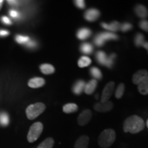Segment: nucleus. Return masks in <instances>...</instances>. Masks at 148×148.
Here are the masks:
<instances>
[{
    "mask_svg": "<svg viewBox=\"0 0 148 148\" xmlns=\"http://www.w3.org/2000/svg\"><path fill=\"white\" fill-rule=\"evenodd\" d=\"M145 127V123L142 118L137 115H132L127 118L123 123V131L131 134L140 132Z\"/></svg>",
    "mask_w": 148,
    "mask_h": 148,
    "instance_id": "nucleus-1",
    "label": "nucleus"
},
{
    "mask_svg": "<svg viewBox=\"0 0 148 148\" xmlns=\"http://www.w3.org/2000/svg\"><path fill=\"white\" fill-rule=\"evenodd\" d=\"M116 139V134L114 130H104L99 134L98 138V144L101 148H108L112 145Z\"/></svg>",
    "mask_w": 148,
    "mask_h": 148,
    "instance_id": "nucleus-2",
    "label": "nucleus"
},
{
    "mask_svg": "<svg viewBox=\"0 0 148 148\" xmlns=\"http://www.w3.org/2000/svg\"><path fill=\"white\" fill-rule=\"evenodd\" d=\"M45 105L41 102H38L29 105L26 108V115L29 120L35 119L37 116L42 114L45 110Z\"/></svg>",
    "mask_w": 148,
    "mask_h": 148,
    "instance_id": "nucleus-3",
    "label": "nucleus"
},
{
    "mask_svg": "<svg viewBox=\"0 0 148 148\" xmlns=\"http://www.w3.org/2000/svg\"><path fill=\"white\" fill-rule=\"evenodd\" d=\"M43 130V125L40 122H36L31 125L27 134V138L29 143H33L39 138Z\"/></svg>",
    "mask_w": 148,
    "mask_h": 148,
    "instance_id": "nucleus-4",
    "label": "nucleus"
},
{
    "mask_svg": "<svg viewBox=\"0 0 148 148\" xmlns=\"http://www.w3.org/2000/svg\"><path fill=\"white\" fill-rule=\"evenodd\" d=\"M92 117V112L90 110H85L82 111L77 117V123L81 126L86 125L90 121Z\"/></svg>",
    "mask_w": 148,
    "mask_h": 148,
    "instance_id": "nucleus-5",
    "label": "nucleus"
},
{
    "mask_svg": "<svg viewBox=\"0 0 148 148\" xmlns=\"http://www.w3.org/2000/svg\"><path fill=\"white\" fill-rule=\"evenodd\" d=\"M114 88V83L113 82H110L108 83L106 85L104 88H103L102 94H101V101L103 102V101H108L109 98L111 97L112 92H113Z\"/></svg>",
    "mask_w": 148,
    "mask_h": 148,
    "instance_id": "nucleus-6",
    "label": "nucleus"
},
{
    "mask_svg": "<svg viewBox=\"0 0 148 148\" xmlns=\"http://www.w3.org/2000/svg\"><path fill=\"white\" fill-rule=\"evenodd\" d=\"M100 16V12L96 8H89L85 12L84 17L88 21H95Z\"/></svg>",
    "mask_w": 148,
    "mask_h": 148,
    "instance_id": "nucleus-7",
    "label": "nucleus"
},
{
    "mask_svg": "<svg viewBox=\"0 0 148 148\" xmlns=\"http://www.w3.org/2000/svg\"><path fill=\"white\" fill-rule=\"evenodd\" d=\"M113 107V104L110 101H106L103 102H99L96 103L94 106V108L96 111L100 112H106L111 110Z\"/></svg>",
    "mask_w": 148,
    "mask_h": 148,
    "instance_id": "nucleus-8",
    "label": "nucleus"
},
{
    "mask_svg": "<svg viewBox=\"0 0 148 148\" xmlns=\"http://www.w3.org/2000/svg\"><path fill=\"white\" fill-rule=\"evenodd\" d=\"M148 76V71L145 69H141L136 72L132 76V82L134 84H137L142 79Z\"/></svg>",
    "mask_w": 148,
    "mask_h": 148,
    "instance_id": "nucleus-9",
    "label": "nucleus"
},
{
    "mask_svg": "<svg viewBox=\"0 0 148 148\" xmlns=\"http://www.w3.org/2000/svg\"><path fill=\"white\" fill-rule=\"evenodd\" d=\"M85 85H86V84H85L84 80L79 79V80L76 81L74 83L73 87H72V92L76 95H80L84 90Z\"/></svg>",
    "mask_w": 148,
    "mask_h": 148,
    "instance_id": "nucleus-10",
    "label": "nucleus"
},
{
    "mask_svg": "<svg viewBox=\"0 0 148 148\" xmlns=\"http://www.w3.org/2000/svg\"><path fill=\"white\" fill-rule=\"evenodd\" d=\"M92 32L90 29L86 28V27H82V28L79 29L77 30L76 36L77 38L79 40H86L88 38L91 36Z\"/></svg>",
    "mask_w": 148,
    "mask_h": 148,
    "instance_id": "nucleus-11",
    "label": "nucleus"
},
{
    "mask_svg": "<svg viewBox=\"0 0 148 148\" xmlns=\"http://www.w3.org/2000/svg\"><path fill=\"white\" fill-rule=\"evenodd\" d=\"M88 143L89 138L86 135H83L77 138L74 145V148H88Z\"/></svg>",
    "mask_w": 148,
    "mask_h": 148,
    "instance_id": "nucleus-12",
    "label": "nucleus"
},
{
    "mask_svg": "<svg viewBox=\"0 0 148 148\" xmlns=\"http://www.w3.org/2000/svg\"><path fill=\"white\" fill-rule=\"evenodd\" d=\"M134 12L138 17L145 19L148 16V10L146 7L141 4H138L136 5L134 8Z\"/></svg>",
    "mask_w": 148,
    "mask_h": 148,
    "instance_id": "nucleus-13",
    "label": "nucleus"
},
{
    "mask_svg": "<svg viewBox=\"0 0 148 148\" xmlns=\"http://www.w3.org/2000/svg\"><path fill=\"white\" fill-rule=\"evenodd\" d=\"M45 84V79L42 77H34V78L29 79L28 82V86L33 88L42 87Z\"/></svg>",
    "mask_w": 148,
    "mask_h": 148,
    "instance_id": "nucleus-14",
    "label": "nucleus"
},
{
    "mask_svg": "<svg viewBox=\"0 0 148 148\" xmlns=\"http://www.w3.org/2000/svg\"><path fill=\"white\" fill-rule=\"evenodd\" d=\"M138 90L142 95L148 94V76L142 79L138 84Z\"/></svg>",
    "mask_w": 148,
    "mask_h": 148,
    "instance_id": "nucleus-15",
    "label": "nucleus"
},
{
    "mask_svg": "<svg viewBox=\"0 0 148 148\" xmlns=\"http://www.w3.org/2000/svg\"><path fill=\"white\" fill-rule=\"evenodd\" d=\"M97 81L96 79H93L90 80L87 84H86L84 87V92L85 93L87 94V95H90L92 92H94V90H95L96 87H97Z\"/></svg>",
    "mask_w": 148,
    "mask_h": 148,
    "instance_id": "nucleus-16",
    "label": "nucleus"
},
{
    "mask_svg": "<svg viewBox=\"0 0 148 148\" xmlns=\"http://www.w3.org/2000/svg\"><path fill=\"white\" fill-rule=\"evenodd\" d=\"M101 25L103 28L107 29V30L112 31V32H116V31L119 30L120 26H121V24L117 21H113L110 24L101 23Z\"/></svg>",
    "mask_w": 148,
    "mask_h": 148,
    "instance_id": "nucleus-17",
    "label": "nucleus"
},
{
    "mask_svg": "<svg viewBox=\"0 0 148 148\" xmlns=\"http://www.w3.org/2000/svg\"><path fill=\"white\" fill-rule=\"evenodd\" d=\"M95 58L98 63L101 64V65H106L107 59H108V56H107L106 53L102 51H97L95 54Z\"/></svg>",
    "mask_w": 148,
    "mask_h": 148,
    "instance_id": "nucleus-18",
    "label": "nucleus"
},
{
    "mask_svg": "<svg viewBox=\"0 0 148 148\" xmlns=\"http://www.w3.org/2000/svg\"><path fill=\"white\" fill-rule=\"evenodd\" d=\"M40 69L42 73L46 74V75H49L54 73L55 69L54 67L49 64H42L40 66Z\"/></svg>",
    "mask_w": 148,
    "mask_h": 148,
    "instance_id": "nucleus-19",
    "label": "nucleus"
},
{
    "mask_svg": "<svg viewBox=\"0 0 148 148\" xmlns=\"http://www.w3.org/2000/svg\"><path fill=\"white\" fill-rule=\"evenodd\" d=\"M78 109V107L75 103H66L63 106V112L65 113H72V112H76Z\"/></svg>",
    "mask_w": 148,
    "mask_h": 148,
    "instance_id": "nucleus-20",
    "label": "nucleus"
},
{
    "mask_svg": "<svg viewBox=\"0 0 148 148\" xmlns=\"http://www.w3.org/2000/svg\"><path fill=\"white\" fill-rule=\"evenodd\" d=\"M80 51L85 54H90L93 51V47L90 43L84 42L80 46Z\"/></svg>",
    "mask_w": 148,
    "mask_h": 148,
    "instance_id": "nucleus-21",
    "label": "nucleus"
},
{
    "mask_svg": "<svg viewBox=\"0 0 148 148\" xmlns=\"http://www.w3.org/2000/svg\"><path fill=\"white\" fill-rule=\"evenodd\" d=\"M54 145V140L52 138H47L42 142L37 148H52Z\"/></svg>",
    "mask_w": 148,
    "mask_h": 148,
    "instance_id": "nucleus-22",
    "label": "nucleus"
},
{
    "mask_svg": "<svg viewBox=\"0 0 148 148\" xmlns=\"http://www.w3.org/2000/svg\"><path fill=\"white\" fill-rule=\"evenodd\" d=\"M100 35L101 38H103L104 41L106 40H117L118 36L112 32H101L99 34Z\"/></svg>",
    "mask_w": 148,
    "mask_h": 148,
    "instance_id": "nucleus-23",
    "label": "nucleus"
},
{
    "mask_svg": "<svg viewBox=\"0 0 148 148\" xmlns=\"http://www.w3.org/2000/svg\"><path fill=\"white\" fill-rule=\"evenodd\" d=\"M90 63H91V60L87 56H82L77 62V64L80 68L86 67V66H89Z\"/></svg>",
    "mask_w": 148,
    "mask_h": 148,
    "instance_id": "nucleus-24",
    "label": "nucleus"
},
{
    "mask_svg": "<svg viewBox=\"0 0 148 148\" xmlns=\"http://www.w3.org/2000/svg\"><path fill=\"white\" fill-rule=\"evenodd\" d=\"M90 75L93 77V78L96 79H101L102 78V74L99 69L97 67H92L90 69Z\"/></svg>",
    "mask_w": 148,
    "mask_h": 148,
    "instance_id": "nucleus-25",
    "label": "nucleus"
},
{
    "mask_svg": "<svg viewBox=\"0 0 148 148\" xmlns=\"http://www.w3.org/2000/svg\"><path fill=\"white\" fill-rule=\"evenodd\" d=\"M145 41V38H144L143 34H140V33L136 34V36L134 37V44L136 47H142Z\"/></svg>",
    "mask_w": 148,
    "mask_h": 148,
    "instance_id": "nucleus-26",
    "label": "nucleus"
},
{
    "mask_svg": "<svg viewBox=\"0 0 148 148\" xmlns=\"http://www.w3.org/2000/svg\"><path fill=\"white\" fill-rule=\"evenodd\" d=\"M125 90V85L123 84H120L118 87L116 88L115 91V97L117 99H120L123 95V92Z\"/></svg>",
    "mask_w": 148,
    "mask_h": 148,
    "instance_id": "nucleus-27",
    "label": "nucleus"
},
{
    "mask_svg": "<svg viewBox=\"0 0 148 148\" xmlns=\"http://www.w3.org/2000/svg\"><path fill=\"white\" fill-rule=\"evenodd\" d=\"M9 123V117L8 114L5 112L0 113V124L2 125H7Z\"/></svg>",
    "mask_w": 148,
    "mask_h": 148,
    "instance_id": "nucleus-28",
    "label": "nucleus"
},
{
    "mask_svg": "<svg viewBox=\"0 0 148 148\" xmlns=\"http://www.w3.org/2000/svg\"><path fill=\"white\" fill-rule=\"evenodd\" d=\"M93 42L95 43V45L97 47H101V46L103 45L104 44L105 41L103 40V39L101 38L100 35L99 34L96 35V36L94 37V39H93Z\"/></svg>",
    "mask_w": 148,
    "mask_h": 148,
    "instance_id": "nucleus-29",
    "label": "nucleus"
},
{
    "mask_svg": "<svg viewBox=\"0 0 148 148\" xmlns=\"http://www.w3.org/2000/svg\"><path fill=\"white\" fill-rule=\"evenodd\" d=\"M115 58H116L115 53H111V54L110 55V56L108 57L106 65L105 66H106L108 68H112V66H113L114 60Z\"/></svg>",
    "mask_w": 148,
    "mask_h": 148,
    "instance_id": "nucleus-30",
    "label": "nucleus"
},
{
    "mask_svg": "<svg viewBox=\"0 0 148 148\" xmlns=\"http://www.w3.org/2000/svg\"><path fill=\"white\" fill-rule=\"evenodd\" d=\"M15 39L16 42H18V43H27V42L29 40V38L28 36H21V35H18V36H16Z\"/></svg>",
    "mask_w": 148,
    "mask_h": 148,
    "instance_id": "nucleus-31",
    "label": "nucleus"
},
{
    "mask_svg": "<svg viewBox=\"0 0 148 148\" xmlns=\"http://www.w3.org/2000/svg\"><path fill=\"white\" fill-rule=\"evenodd\" d=\"M132 28V24L129 23H124L121 24V26H120V29L122 31V32H127V31H130L131 29Z\"/></svg>",
    "mask_w": 148,
    "mask_h": 148,
    "instance_id": "nucleus-32",
    "label": "nucleus"
},
{
    "mask_svg": "<svg viewBox=\"0 0 148 148\" xmlns=\"http://www.w3.org/2000/svg\"><path fill=\"white\" fill-rule=\"evenodd\" d=\"M139 27L141 28L143 30L145 31V32H148V21L146 19H142L140 20L139 23Z\"/></svg>",
    "mask_w": 148,
    "mask_h": 148,
    "instance_id": "nucleus-33",
    "label": "nucleus"
},
{
    "mask_svg": "<svg viewBox=\"0 0 148 148\" xmlns=\"http://www.w3.org/2000/svg\"><path fill=\"white\" fill-rule=\"evenodd\" d=\"M74 3L79 9H84L85 8V2L83 0H76V1H74Z\"/></svg>",
    "mask_w": 148,
    "mask_h": 148,
    "instance_id": "nucleus-34",
    "label": "nucleus"
},
{
    "mask_svg": "<svg viewBox=\"0 0 148 148\" xmlns=\"http://www.w3.org/2000/svg\"><path fill=\"white\" fill-rule=\"evenodd\" d=\"M1 20H2V21L3 22V23H5V24H8V25H10V24H11V21L8 17H6V16H3L2 18H1Z\"/></svg>",
    "mask_w": 148,
    "mask_h": 148,
    "instance_id": "nucleus-35",
    "label": "nucleus"
},
{
    "mask_svg": "<svg viewBox=\"0 0 148 148\" xmlns=\"http://www.w3.org/2000/svg\"><path fill=\"white\" fill-rule=\"evenodd\" d=\"M10 15L12 16V17H17V16H18V12L15 10H11L10 12Z\"/></svg>",
    "mask_w": 148,
    "mask_h": 148,
    "instance_id": "nucleus-36",
    "label": "nucleus"
},
{
    "mask_svg": "<svg viewBox=\"0 0 148 148\" xmlns=\"http://www.w3.org/2000/svg\"><path fill=\"white\" fill-rule=\"evenodd\" d=\"M27 45L29 47H34L36 46V42L34 41H28L27 42Z\"/></svg>",
    "mask_w": 148,
    "mask_h": 148,
    "instance_id": "nucleus-37",
    "label": "nucleus"
},
{
    "mask_svg": "<svg viewBox=\"0 0 148 148\" xmlns=\"http://www.w3.org/2000/svg\"><path fill=\"white\" fill-rule=\"evenodd\" d=\"M9 34V32L6 30H0V36H8Z\"/></svg>",
    "mask_w": 148,
    "mask_h": 148,
    "instance_id": "nucleus-38",
    "label": "nucleus"
},
{
    "mask_svg": "<svg viewBox=\"0 0 148 148\" xmlns=\"http://www.w3.org/2000/svg\"><path fill=\"white\" fill-rule=\"evenodd\" d=\"M142 47H144V48H145V49H147V53H148V41H145V42H144L143 45V46H142Z\"/></svg>",
    "mask_w": 148,
    "mask_h": 148,
    "instance_id": "nucleus-39",
    "label": "nucleus"
},
{
    "mask_svg": "<svg viewBox=\"0 0 148 148\" xmlns=\"http://www.w3.org/2000/svg\"><path fill=\"white\" fill-rule=\"evenodd\" d=\"M7 2H8L9 4L14 5V4H16V3H18V1H7Z\"/></svg>",
    "mask_w": 148,
    "mask_h": 148,
    "instance_id": "nucleus-40",
    "label": "nucleus"
},
{
    "mask_svg": "<svg viewBox=\"0 0 148 148\" xmlns=\"http://www.w3.org/2000/svg\"><path fill=\"white\" fill-rule=\"evenodd\" d=\"M3 3V1H2V0H0V10H1V7H2Z\"/></svg>",
    "mask_w": 148,
    "mask_h": 148,
    "instance_id": "nucleus-41",
    "label": "nucleus"
},
{
    "mask_svg": "<svg viewBox=\"0 0 148 148\" xmlns=\"http://www.w3.org/2000/svg\"><path fill=\"white\" fill-rule=\"evenodd\" d=\"M146 125H147V128H148V119H147V122H146Z\"/></svg>",
    "mask_w": 148,
    "mask_h": 148,
    "instance_id": "nucleus-42",
    "label": "nucleus"
}]
</instances>
